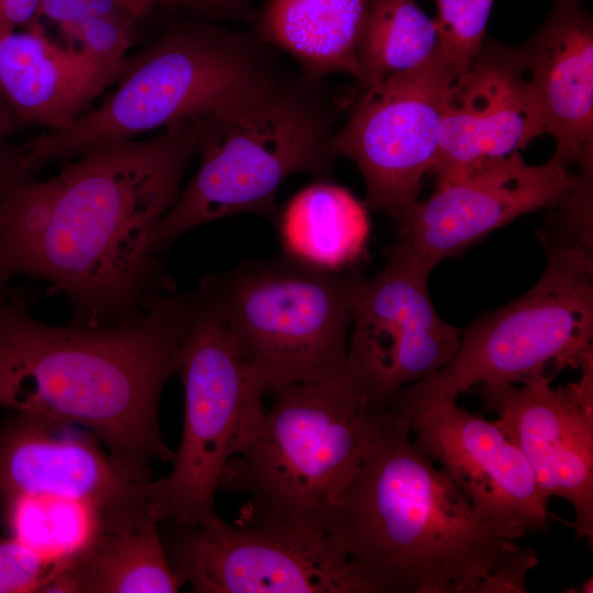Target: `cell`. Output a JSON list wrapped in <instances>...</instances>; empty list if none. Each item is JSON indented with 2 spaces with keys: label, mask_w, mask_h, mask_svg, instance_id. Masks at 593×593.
Returning a JSON list of instances; mask_svg holds the SVG:
<instances>
[{
  "label": "cell",
  "mask_w": 593,
  "mask_h": 593,
  "mask_svg": "<svg viewBox=\"0 0 593 593\" xmlns=\"http://www.w3.org/2000/svg\"><path fill=\"white\" fill-rule=\"evenodd\" d=\"M201 127L179 121L153 137L91 146L48 179L19 178L0 208L4 271L48 282L82 326L131 320L174 290L147 242L181 191Z\"/></svg>",
  "instance_id": "1"
},
{
  "label": "cell",
  "mask_w": 593,
  "mask_h": 593,
  "mask_svg": "<svg viewBox=\"0 0 593 593\" xmlns=\"http://www.w3.org/2000/svg\"><path fill=\"white\" fill-rule=\"evenodd\" d=\"M194 312L193 292L170 290L135 317L105 326H55L22 298L0 302V407L91 432L128 479L154 480L172 461L158 407L178 374Z\"/></svg>",
  "instance_id": "2"
},
{
  "label": "cell",
  "mask_w": 593,
  "mask_h": 593,
  "mask_svg": "<svg viewBox=\"0 0 593 593\" xmlns=\"http://www.w3.org/2000/svg\"><path fill=\"white\" fill-rule=\"evenodd\" d=\"M328 535L373 593H494L532 549L472 507L381 409Z\"/></svg>",
  "instance_id": "3"
},
{
  "label": "cell",
  "mask_w": 593,
  "mask_h": 593,
  "mask_svg": "<svg viewBox=\"0 0 593 593\" xmlns=\"http://www.w3.org/2000/svg\"><path fill=\"white\" fill-rule=\"evenodd\" d=\"M321 82L272 70L202 118L199 168L147 249L157 255L188 231L234 214L276 220V193L288 177L326 180L336 157V116Z\"/></svg>",
  "instance_id": "4"
},
{
  "label": "cell",
  "mask_w": 593,
  "mask_h": 593,
  "mask_svg": "<svg viewBox=\"0 0 593 593\" xmlns=\"http://www.w3.org/2000/svg\"><path fill=\"white\" fill-rule=\"evenodd\" d=\"M270 396L256 435L227 462L220 489L244 494V507L258 515L328 534L383 407L346 362L328 378Z\"/></svg>",
  "instance_id": "5"
},
{
  "label": "cell",
  "mask_w": 593,
  "mask_h": 593,
  "mask_svg": "<svg viewBox=\"0 0 593 593\" xmlns=\"http://www.w3.org/2000/svg\"><path fill=\"white\" fill-rule=\"evenodd\" d=\"M268 48L251 33L202 20L171 22L154 42L127 56L116 88L102 104L23 143L25 167L35 172L98 144L205 118L273 70Z\"/></svg>",
  "instance_id": "6"
},
{
  "label": "cell",
  "mask_w": 593,
  "mask_h": 593,
  "mask_svg": "<svg viewBox=\"0 0 593 593\" xmlns=\"http://www.w3.org/2000/svg\"><path fill=\"white\" fill-rule=\"evenodd\" d=\"M360 275L323 271L283 256L210 275L198 289L271 395L344 368Z\"/></svg>",
  "instance_id": "7"
},
{
  "label": "cell",
  "mask_w": 593,
  "mask_h": 593,
  "mask_svg": "<svg viewBox=\"0 0 593 593\" xmlns=\"http://www.w3.org/2000/svg\"><path fill=\"white\" fill-rule=\"evenodd\" d=\"M541 242L547 261L538 281L510 304L475 320L441 369L405 388L457 398L479 384L552 380L566 367H579L592 348V251L544 234Z\"/></svg>",
  "instance_id": "8"
},
{
  "label": "cell",
  "mask_w": 593,
  "mask_h": 593,
  "mask_svg": "<svg viewBox=\"0 0 593 593\" xmlns=\"http://www.w3.org/2000/svg\"><path fill=\"white\" fill-rule=\"evenodd\" d=\"M192 292L194 312L178 370L182 435L150 504L159 524L179 526L216 514L224 469L250 443L267 410L265 387L236 350L219 311L198 288Z\"/></svg>",
  "instance_id": "9"
},
{
  "label": "cell",
  "mask_w": 593,
  "mask_h": 593,
  "mask_svg": "<svg viewBox=\"0 0 593 593\" xmlns=\"http://www.w3.org/2000/svg\"><path fill=\"white\" fill-rule=\"evenodd\" d=\"M166 526L160 534L171 567L197 593H373L325 532L244 506L233 524L215 514Z\"/></svg>",
  "instance_id": "10"
},
{
  "label": "cell",
  "mask_w": 593,
  "mask_h": 593,
  "mask_svg": "<svg viewBox=\"0 0 593 593\" xmlns=\"http://www.w3.org/2000/svg\"><path fill=\"white\" fill-rule=\"evenodd\" d=\"M456 78L436 47L421 65L361 88L332 146L359 168L367 208L395 221L418 201L423 177L436 161L443 110Z\"/></svg>",
  "instance_id": "11"
},
{
  "label": "cell",
  "mask_w": 593,
  "mask_h": 593,
  "mask_svg": "<svg viewBox=\"0 0 593 593\" xmlns=\"http://www.w3.org/2000/svg\"><path fill=\"white\" fill-rule=\"evenodd\" d=\"M433 269L400 238L382 270L357 281L346 365L379 407L441 369L459 346L462 332L430 300Z\"/></svg>",
  "instance_id": "12"
},
{
  "label": "cell",
  "mask_w": 593,
  "mask_h": 593,
  "mask_svg": "<svg viewBox=\"0 0 593 593\" xmlns=\"http://www.w3.org/2000/svg\"><path fill=\"white\" fill-rule=\"evenodd\" d=\"M407 419L416 447L466 495L474 511L515 540L545 529L549 499L522 450L494 419L456 396L402 389L388 404Z\"/></svg>",
  "instance_id": "13"
},
{
  "label": "cell",
  "mask_w": 593,
  "mask_h": 593,
  "mask_svg": "<svg viewBox=\"0 0 593 593\" xmlns=\"http://www.w3.org/2000/svg\"><path fill=\"white\" fill-rule=\"evenodd\" d=\"M577 177L552 158L528 165L519 152L436 175L432 195L395 220L400 238L435 267L514 219L558 205Z\"/></svg>",
  "instance_id": "14"
},
{
  "label": "cell",
  "mask_w": 593,
  "mask_h": 593,
  "mask_svg": "<svg viewBox=\"0 0 593 593\" xmlns=\"http://www.w3.org/2000/svg\"><path fill=\"white\" fill-rule=\"evenodd\" d=\"M158 479L126 478L89 430L44 415L0 418V511L24 496H58L96 507L102 519L150 507Z\"/></svg>",
  "instance_id": "15"
},
{
  "label": "cell",
  "mask_w": 593,
  "mask_h": 593,
  "mask_svg": "<svg viewBox=\"0 0 593 593\" xmlns=\"http://www.w3.org/2000/svg\"><path fill=\"white\" fill-rule=\"evenodd\" d=\"M535 377L518 383L479 384L485 411L522 450L547 499L571 504L580 536H593V407L567 387Z\"/></svg>",
  "instance_id": "16"
},
{
  "label": "cell",
  "mask_w": 593,
  "mask_h": 593,
  "mask_svg": "<svg viewBox=\"0 0 593 593\" xmlns=\"http://www.w3.org/2000/svg\"><path fill=\"white\" fill-rule=\"evenodd\" d=\"M544 133L541 109L516 48L486 41L448 90L432 171L508 156Z\"/></svg>",
  "instance_id": "17"
},
{
  "label": "cell",
  "mask_w": 593,
  "mask_h": 593,
  "mask_svg": "<svg viewBox=\"0 0 593 593\" xmlns=\"http://www.w3.org/2000/svg\"><path fill=\"white\" fill-rule=\"evenodd\" d=\"M537 96L545 133L562 166H592L593 26L577 1L558 0L544 25L516 48Z\"/></svg>",
  "instance_id": "18"
},
{
  "label": "cell",
  "mask_w": 593,
  "mask_h": 593,
  "mask_svg": "<svg viewBox=\"0 0 593 593\" xmlns=\"http://www.w3.org/2000/svg\"><path fill=\"white\" fill-rule=\"evenodd\" d=\"M125 60L59 46L34 21L0 37V97L22 126L61 128L116 82Z\"/></svg>",
  "instance_id": "19"
},
{
  "label": "cell",
  "mask_w": 593,
  "mask_h": 593,
  "mask_svg": "<svg viewBox=\"0 0 593 593\" xmlns=\"http://www.w3.org/2000/svg\"><path fill=\"white\" fill-rule=\"evenodd\" d=\"M152 508L102 521L90 542L54 563L42 592L176 593L183 583L167 556Z\"/></svg>",
  "instance_id": "20"
},
{
  "label": "cell",
  "mask_w": 593,
  "mask_h": 593,
  "mask_svg": "<svg viewBox=\"0 0 593 593\" xmlns=\"http://www.w3.org/2000/svg\"><path fill=\"white\" fill-rule=\"evenodd\" d=\"M371 0H264L254 35L286 51L314 80L345 72L357 79V52Z\"/></svg>",
  "instance_id": "21"
},
{
  "label": "cell",
  "mask_w": 593,
  "mask_h": 593,
  "mask_svg": "<svg viewBox=\"0 0 593 593\" xmlns=\"http://www.w3.org/2000/svg\"><path fill=\"white\" fill-rule=\"evenodd\" d=\"M276 221L284 256L328 272L349 270L370 235L367 205L327 180L299 191Z\"/></svg>",
  "instance_id": "22"
},
{
  "label": "cell",
  "mask_w": 593,
  "mask_h": 593,
  "mask_svg": "<svg viewBox=\"0 0 593 593\" xmlns=\"http://www.w3.org/2000/svg\"><path fill=\"white\" fill-rule=\"evenodd\" d=\"M435 20L415 0H371L357 52L360 88L424 63L435 52Z\"/></svg>",
  "instance_id": "23"
},
{
  "label": "cell",
  "mask_w": 593,
  "mask_h": 593,
  "mask_svg": "<svg viewBox=\"0 0 593 593\" xmlns=\"http://www.w3.org/2000/svg\"><path fill=\"white\" fill-rule=\"evenodd\" d=\"M0 516L11 535L54 563L83 549L102 521L92 505L67 497L24 496L7 504Z\"/></svg>",
  "instance_id": "24"
},
{
  "label": "cell",
  "mask_w": 593,
  "mask_h": 593,
  "mask_svg": "<svg viewBox=\"0 0 593 593\" xmlns=\"http://www.w3.org/2000/svg\"><path fill=\"white\" fill-rule=\"evenodd\" d=\"M437 48L458 77L480 53L494 0H433Z\"/></svg>",
  "instance_id": "25"
},
{
  "label": "cell",
  "mask_w": 593,
  "mask_h": 593,
  "mask_svg": "<svg viewBox=\"0 0 593 593\" xmlns=\"http://www.w3.org/2000/svg\"><path fill=\"white\" fill-rule=\"evenodd\" d=\"M53 567V561L18 538L0 536V593H42Z\"/></svg>",
  "instance_id": "26"
},
{
  "label": "cell",
  "mask_w": 593,
  "mask_h": 593,
  "mask_svg": "<svg viewBox=\"0 0 593 593\" xmlns=\"http://www.w3.org/2000/svg\"><path fill=\"white\" fill-rule=\"evenodd\" d=\"M134 21L132 18L92 16L63 31L94 56L122 61L126 59L131 46Z\"/></svg>",
  "instance_id": "27"
},
{
  "label": "cell",
  "mask_w": 593,
  "mask_h": 593,
  "mask_svg": "<svg viewBox=\"0 0 593 593\" xmlns=\"http://www.w3.org/2000/svg\"><path fill=\"white\" fill-rule=\"evenodd\" d=\"M43 15L61 29L92 16L136 18L116 0H42L38 16Z\"/></svg>",
  "instance_id": "28"
},
{
  "label": "cell",
  "mask_w": 593,
  "mask_h": 593,
  "mask_svg": "<svg viewBox=\"0 0 593 593\" xmlns=\"http://www.w3.org/2000/svg\"><path fill=\"white\" fill-rule=\"evenodd\" d=\"M253 0H165L164 9L188 12L206 19L253 21Z\"/></svg>",
  "instance_id": "29"
},
{
  "label": "cell",
  "mask_w": 593,
  "mask_h": 593,
  "mask_svg": "<svg viewBox=\"0 0 593 593\" xmlns=\"http://www.w3.org/2000/svg\"><path fill=\"white\" fill-rule=\"evenodd\" d=\"M30 172L24 165L23 148L21 145L0 141V208L9 188L22 176ZM8 273L0 259V302L9 298Z\"/></svg>",
  "instance_id": "30"
},
{
  "label": "cell",
  "mask_w": 593,
  "mask_h": 593,
  "mask_svg": "<svg viewBox=\"0 0 593 593\" xmlns=\"http://www.w3.org/2000/svg\"><path fill=\"white\" fill-rule=\"evenodd\" d=\"M42 0H0V37L36 21Z\"/></svg>",
  "instance_id": "31"
},
{
  "label": "cell",
  "mask_w": 593,
  "mask_h": 593,
  "mask_svg": "<svg viewBox=\"0 0 593 593\" xmlns=\"http://www.w3.org/2000/svg\"><path fill=\"white\" fill-rule=\"evenodd\" d=\"M20 127H22V124L0 97V141L5 139Z\"/></svg>",
  "instance_id": "32"
},
{
  "label": "cell",
  "mask_w": 593,
  "mask_h": 593,
  "mask_svg": "<svg viewBox=\"0 0 593 593\" xmlns=\"http://www.w3.org/2000/svg\"><path fill=\"white\" fill-rule=\"evenodd\" d=\"M136 19L145 16L155 8H161L165 0H116Z\"/></svg>",
  "instance_id": "33"
},
{
  "label": "cell",
  "mask_w": 593,
  "mask_h": 593,
  "mask_svg": "<svg viewBox=\"0 0 593 593\" xmlns=\"http://www.w3.org/2000/svg\"><path fill=\"white\" fill-rule=\"evenodd\" d=\"M562 1H577V0H562Z\"/></svg>",
  "instance_id": "34"
}]
</instances>
